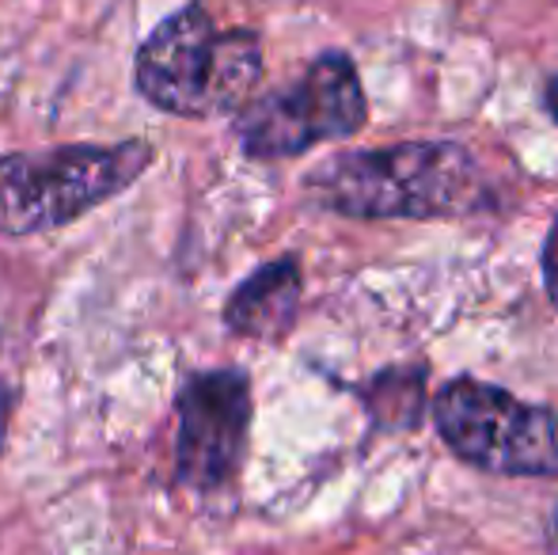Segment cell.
<instances>
[{
  "mask_svg": "<svg viewBox=\"0 0 558 555\" xmlns=\"http://www.w3.org/2000/svg\"><path fill=\"white\" fill-rule=\"evenodd\" d=\"M312 202L353 221H429L483 206V171L452 141H407L331 156L304 179Z\"/></svg>",
  "mask_w": 558,
  "mask_h": 555,
  "instance_id": "obj_1",
  "label": "cell"
},
{
  "mask_svg": "<svg viewBox=\"0 0 558 555\" xmlns=\"http://www.w3.org/2000/svg\"><path fill=\"white\" fill-rule=\"evenodd\" d=\"M133 81L156 111L175 119L240 111L263 81V43L251 27H217L198 0L141 43Z\"/></svg>",
  "mask_w": 558,
  "mask_h": 555,
  "instance_id": "obj_2",
  "label": "cell"
},
{
  "mask_svg": "<svg viewBox=\"0 0 558 555\" xmlns=\"http://www.w3.org/2000/svg\"><path fill=\"white\" fill-rule=\"evenodd\" d=\"M153 164L141 137L114 145H53L0 156V232L35 237L92 214L133 186Z\"/></svg>",
  "mask_w": 558,
  "mask_h": 555,
  "instance_id": "obj_3",
  "label": "cell"
},
{
  "mask_svg": "<svg viewBox=\"0 0 558 555\" xmlns=\"http://www.w3.org/2000/svg\"><path fill=\"white\" fill-rule=\"evenodd\" d=\"M368 119L365 88L342 50L319 53L293 84L240 107L235 137L251 160H289L324 141L361 134Z\"/></svg>",
  "mask_w": 558,
  "mask_h": 555,
  "instance_id": "obj_4",
  "label": "cell"
},
{
  "mask_svg": "<svg viewBox=\"0 0 558 555\" xmlns=\"http://www.w3.org/2000/svg\"><path fill=\"white\" fill-rule=\"evenodd\" d=\"M437 434L468 464L498 475H558V411L460 377L434 403Z\"/></svg>",
  "mask_w": 558,
  "mask_h": 555,
  "instance_id": "obj_5",
  "label": "cell"
},
{
  "mask_svg": "<svg viewBox=\"0 0 558 555\" xmlns=\"http://www.w3.org/2000/svg\"><path fill=\"white\" fill-rule=\"evenodd\" d=\"M175 483L198 495L240 475L251 434V381L240 370L191 373L175 403Z\"/></svg>",
  "mask_w": 558,
  "mask_h": 555,
  "instance_id": "obj_6",
  "label": "cell"
},
{
  "mask_svg": "<svg viewBox=\"0 0 558 555\" xmlns=\"http://www.w3.org/2000/svg\"><path fill=\"white\" fill-rule=\"evenodd\" d=\"M301 263L293 255L258 267L235 286L225 304V327L240 339L278 342L293 331L301 309Z\"/></svg>",
  "mask_w": 558,
  "mask_h": 555,
  "instance_id": "obj_7",
  "label": "cell"
},
{
  "mask_svg": "<svg viewBox=\"0 0 558 555\" xmlns=\"http://www.w3.org/2000/svg\"><path fill=\"white\" fill-rule=\"evenodd\" d=\"M422 388H426L422 370H388L373 381V388H365L368 411L380 426L411 430L422 419Z\"/></svg>",
  "mask_w": 558,
  "mask_h": 555,
  "instance_id": "obj_8",
  "label": "cell"
},
{
  "mask_svg": "<svg viewBox=\"0 0 558 555\" xmlns=\"http://www.w3.org/2000/svg\"><path fill=\"white\" fill-rule=\"evenodd\" d=\"M544 281H547V297H551V304L558 309V217L544 244Z\"/></svg>",
  "mask_w": 558,
  "mask_h": 555,
  "instance_id": "obj_9",
  "label": "cell"
},
{
  "mask_svg": "<svg viewBox=\"0 0 558 555\" xmlns=\"http://www.w3.org/2000/svg\"><path fill=\"white\" fill-rule=\"evenodd\" d=\"M12 408H15V388L0 381V449H4L8 437V422H12Z\"/></svg>",
  "mask_w": 558,
  "mask_h": 555,
  "instance_id": "obj_10",
  "label": "cell"
},
{
  "mask_svg": "<svg viewBox=\"0 0 558 555\" xmlns=\"http://www.w3.org/2000/svg\"><path fill=\"white\" fill-rule=\"evenodd\" d=\"M547 107H551V114H555V122H558V76L551 84H547Z\"/></svg>",
  "mask_w": 558,
  "mask_h": 555,
  "instance_id": "obj_11",
  "label": "cell"
},
{
  "mask_svg": "<svg viewBox=\"0 0 558 555\" xmlns=\"http://www.w3.org/2000/svg\"><path fill=\"white\" fill-rule=\"evenodd\" d=\"M551 548L558 555V514H555V526H551Z\"/></svg>",
  "mask_w": 558,
  "mask_h": 555,
  "instance_id": "obj_12",
  "label": "cell"
}]
</instances>
